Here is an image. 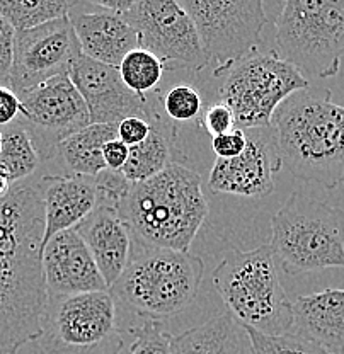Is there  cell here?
Wrapping results in <instances>:
<instances>
[{
	"label": "cell",
	"instance_id": "1",
	"mask_svg": "<svg viewBox=\"0 0 344 354\" xmlns=\"http://www.w3.org/2000/svg\"><path fill=\"white\" fill-rule=\"evenodd\" d=\"M44 205L38 180L0 196V354H17L43 332Z\"/></svg>",
	"mask_w": 344,
	"mask_h": 354
},
{
	"label": "cell",
	"instance_id": "2",
	"mask_svg": "<svg viewBox=\"0 0 344 354\" xmlns=\"http://www.w3.org/2000/svg\"><path fill=\"white\" fill-rule=\"evenodd\" d=\"M284 167L298 179L334 189L344 183V106L329 88H303L276 109L271 123Z\"/></svg>",
	"mask_w": 344,
	"mask_h": 354
},
{
	"label": "cell",
	"instance_id": "3",
	"mask_svg": "<svg viewBox=\"0 0 344 354\" xmlns=\"http://www.w3.org/2000/svg\"><path fill=\"white\" fill-rule=\"evenodd\" d=\"M120 215L133 245L190 252L208 215L201 176L186 165H169L157 176L132 184Z\"/></svg>",
	"mask_w": 344,
	"mask_h": 354
},
{
	"label": "cell",
	"instance_id": "4",
	"mask_svg": "<svg viewBox=\"0 0 344 354\" xmlns=\"http://www.w3.org/2000/svg\"><path fill=\"white\" fill-rule=\"evenodd\" d=\"M212 279L228 312L244 327L266 335L291 330V300L269 243L253 250L232 249L215 268Z\"/></svg>",
	"mask_w": 344,
	"mask_h": 354
},
{
	"label": "cell",
	"instance_id": "5",
	"mask_svg": "<svg viewBox=\"0 0 344 354\" xmlns=\"http://www.w3.org/2000/svg\"><path fill=\"white\" fill-rule=\"evenodd\" d=\"M203 274L205 263L191 252L138 247L109 293L147 320H161L194 304Z\"/></svg>",
	"mask_w": 344,
	"mask_h": 354
},
{
	"label": "cell",
	"instance_id": "6",
	"mask_svg": "<svg viewBox=\"0 0 344 354\" xmlns=\"http://www.w3.org/2000/svg\"><path fill=\"white\" fill-rule=\"evenodd\" d=\"M269 247L290 276L344 268V209L293 191L273 215Z\"/></svg>",
	"mask_w": 344,
	"mask_h": 354
},
{
	"label": "cell",
	"instance_id": "7",
	"mask_svg": "<svg viewBox=\"0 0 344 354\" xmlns=\"http://www.w3.org/2000/svg\"><path fill=\"white\" fill-rule=\"evenodd\" d=\"M276 55L309 79L339 72L344 0H287L276 19Z\"/></svg>",
	"mask_w": 344,
	"mask_h": 354
},
{
	"label": "cell",
	"instance_id": "8",
	"mask_svg": "<svg viewBox=\"0 0 344 354\" xmlns=\"http://www.w3.org/2000/svg\"><path fill=\"white\" fill-rule=\"evenodd\" d=\"M224 77L218 101L234 111L240 130L271 127L281 102L310 87L309 80L293 65L281 60L276 51L253 55Z\"/></svg>",
	"mask_w": 344,
	"mask_h": 354
},
{
	"label": "cell",
	"instance_id": "9",
	"mask_svg": "<svg viewBox=\"0 0 344 354\" xmlns=\"http://www.w3.org/2000/svg\"><path fill=\"white\" fill-rule=\"evenodd\" d=\"M213 77H224L239 62L256 55L268 14L261 0H184Z\"/></svg>",
	"mask_w": 344,
	"mask_h": 354
},
{
	"label": "cell",
	"instance_id": "10",
	"mask_svg": "<svg viewBox=\"0 0 344 354\" xmlns=\"http://www.w3.org/2000/svg\"><path fill=\"white\" fill-rule=\"evenodd\" d=\"M113 339H120L116 300L109 291H94L48 298L36 344L42 354H101Z\"/></svg>",
	"mask_w": 344,
	"mask_h": 354
},
{
	"label": "cell",
	"instance_id": "11",
	"mask_svg": "<svg viewBox=\"0 0 344 354\" xmlns=\"http://www.w3.org/2000/svg\"><path fill=\"white\" fill-rule=\"evenodd\" d=\"M138 44L161 60L165 70L201 72L210 65L190 14L174 0H135L123 14Z\"/></svg>",
	"mask_w": 344,
	"mask_h": 354
},
{
	"label": "cell",
	"instance_id": "12",
	"mask_svg": "<svg viewBox=\"0 0 344 354\" xmlns=\"http://www.w3.org/2000/svg\"><path fill=\"white\" fill-rule=\"evenodd\" d=\"M19 99L22 113L17 121L28 131L39 160L57 157L62 142L91 124L86 101L69 75L55 77Z\"/></svg>",
	"mask_w": 344,
	"mask_h": 354
},
{
	"label": "cell",
	"instance_id": "13",
	"mask_svg": "<svg viewBox=\"0 0 344 354\" xmlns=\"http://www.w3.org/2000/svg\"><path fill=\"white\" fill-rule=\"evenodd\" d=\"M80 55L79 39L69 16L16 32L9 87L21 97L55 77L69 75Z\"/></svg>",
	"mask_w": 344,
	"mask_h": 354
},
{
	"label": "cell",
	"instance_id": "14",
	"mask_svg": "<svg viewBox=\"0 0 344 354\" xmlns=\"http://www.w3.org/2000/svg\"><path fill=\"white\" fill-rule=\"evenodd\" d=\"M69 77L86 101L91 124H120L128 118L150 121L161 108L157 94L140 95L129 91L114 66L99 64L80 55Z\"/></svg>",
	"mask_w": 344,
	"mask_h": 354
},
{
	"label": "cell",
	"instance_id": "15",
	"mask_svg": "<svg viewBox=\"0 0 344 354\" xmlns=\"http://www.w3.org/2000/svg\"><path fill=\"white\" fill-rule=\"evenodd\" d=\"M246 131V150L235 158H217L208 177L215 194L262 198L275 191V176L283 167L273 127Z\"/></svg>",
	"mask_w": 344,
	"mask_h": 354
},
{
	"label": "cell",
	"instance_id": "16",
	"mask_svg": "<svg viewBox=\"0 0 344 354\" xmlns=\"http://www.w3.org/2000/svg\"><path fill=\"white\" fill-rule=\"evenodd\" d=\"M42 266L48 298L109 291L86 242L73 228L48 241L42 254Z\"/></svg>",
	"mask_w": 344,
	"mask_h": 354
},
{
	"label": "cell",
	"instance_id": "17",
	"mask_svg": "<svg viewBox=\"0 0 344 354\" xmlns=\"http://www.w3.org/2000/svg\"><path fill=\"white\" fill-rule=\"evenodd\" d=\"M96 9L84 10L82 3H75L69 12L80 51L91 60L118 68L129 51L140 48L138 36L121 14L98 6Z\"/></svg>",
	"mask_w": 344,
	"mask_h": 354
},
{
	"label": "cell",
	"instance_id": "18",
	"mask_svg": "<svg viewBox=\"0 0 344 354\" xmlns=\"http://www.w3.org/2000/svg\"><path fill=\"white\" fill-rule=\"evenodd\" d=\"M73 230L86 242L106 285L113 286L128 266L133 249L132 234L120 209L96 205Z\"/></svg>",
	"mask_w": 344,
	"mask_h": 354
},
{
	"label": "cell",
	"instance_id": "19",
	"mask_svg": "<svg viewBox=\"0 0 344 354\" xmlns=\"http://www.w3.org/2000/svg\"><path fill=\"white\" fill-rule=\"evenodd\" d=\"M38 183L44 205L43 254L51 237L75 228L96 208V184L86 176H43Z\"/></svg>",
	"mask_w": 344,
	"mask_h": 354
},
{
	"label": "cell",
	"instance_id": "20",
	"mask_svg": "<svg viewBox=\"0 0 344 354\" xmlns=\"http://www.w3.org/2000/svg\"><path fill=\"white\" fill-rule=\"evenodd\" d=\"M293 334L329 354H344V290L325 288L291 300Z\"/></svg>",
	"mask_w": 344,
	"mask_h": 354
},
{
	"label": "cell",
	"instance_id": "21",
	"mask_svg": "<svg viewBox=\"0 0 344 354\" xmlns=\"http://www.w3.org/2000/svg\"><path fill=\"white\" fill-rule=\"evenodd\" d=\"M150 133L136 147H129V157L123 167V174L129 183H142L157 176L169 165L176 164L177 155V131L161 108L149 121Z\"/></svg>",
	"mask_w": 344,
	"mask_h": 354
},
{
	"label": "cell",
	"instance_id": "22",
	"mask_svg": "<svg viewBox=\"0 0 344 354\" xmlns=\"http://www.w3.org/2000/svg\"><path fill=\"white\" fill-rule=\"evenodd\" d=\"M246 337L242 324L230 312L171 339V354H235Z\"/></svg>",
	"mask_w": 344,
	"mask_h": 354
},
{
	"label": "cell",
	"instance_id": "23",
	"mask_svg": "<svg viewBox=\"0 0 344 354\" xmlns=\"http://www.w3.org/2000/svg\"><path fill=\"white\" fill-rule=\"evenodd\" d=\"M118 138V124H89L58 147V155L73 176L96 177L106 169L102 149Z\"/></svg>",
	"mask_w": 344,
	"mask_h": 354
},
{
	"label": "cell",
	"instance_id": "24",
	"mask_svg": "<svg viewBox=\"0 0 344 354\" xmlns=\"http://www.w3.org/2000/svg\"><path fill=\"white\" fill-rule=\"evenodd\" d=\"M0 133H2L0 167L7 172L10 183H22L38 169L39 157L35 145L19 121L2 128Z\"/></svg>",
	"mask_w": 344,
	"mask_h": 354
},
{
	"label": "cell",
	"instance_id": "25",
	"mask_svg": "<svg viewBox=\"0 0 344 354\" xmlns=\"http://www.w3.org/2000/svg\"><path fill=\"white\" fill-rule=\"evenodd\" d=\"M75 3L72 0H0V16L21 32L69 16Z\"/></svg>",
	"mask_w": 344,
	"mask_h": 354
},
{
	"label": "cell",
	"instance_id": "26",
	"mask_svg": "<svg viewBox=\"0 0 344 354\" xmlns=\"http://www.w3.org/2000/svg\"><path fill=\"white\" fill-rule=\"evenodd\" d=\"M164 70L161 60L143 48L129 51L118 66L125 86L140 95H149L159 87Z\"/></svg>",
	"mask_w": 344,
	"mask_h": 354
},
{
	"label": "cell",
	"instance_id": "27",
	"mask_svg": "<svg viewBox=\"0 0 344 354\" xmlns=\"http://www.w3.org/2000/svg\"><path fill=\"white\" fill-rule=\"evenodd\" d=\"M162 111L172 123H193L203 116V97L190 84H179L169 88L161 97Z\"/></svg>",
	"mask_w": 344,
	"mask_h": 354
},
{
	"label": "cell",
	"instance_id": "28",
	"mask_svg": "<svg viewBox=\"0 0 344 354\" xmlns=\"http://www.w3.org/2000/svg\"><path fill=\"white\" fill-rule=\"evenodd\" d=\"M244 330L251 341L253 354H329L320 346L307 341L293 332H287L281 335H266L251 329V327H244Z\"/></svg>",
	"mask_w": 344,
	"mask_h": 354
},
{
	"label": "cell",
	"instance_id": "29",
	"mask_svg": "<svg viewBox=\"0 0 344 354\" xmlns=\"http://www.w3.org/2000/svg\"><path fill=\"white\" fill-rule=\"evenodd\" d=\"M133 335L128 354H171L172 335L162 329L161 320H145L140 327L128 329ZM123 341L116 346L113 354H123Z\"/></svg>",
	"mask_w": 344,
	"mask_h": 354
},
{
	"label": "cell",
	"instance_id": "30",
	"mask_svg": "<svg viewBox=\"0 0 344 354\" xmlns=\"http://www.w3.org/2000/svg\"><path fill=\"white\" fill-rule=\"evenodd\" d=\"M96 184V205L111 206L120 209L125 198L128 196L132 184L121 171H111L105 169L94 177Z\"/></svg>",
	"mask_w": 344,
	"mask_h": 354
},
{
	"label": "cell",
	"instance_id": "31",
	"mask_svg": "<svg viewBox=\"0 0 344 354\" xmlns=\"http://www.w3.org/2000/svg\"><path fill=\"white\" fill-rule=\"evenodd\" d=\"M199 124L205 128V131L212 138H215V136L234 131L237 128V120L234 111L228 108L227 104L218 101L215 104H210L208 108H205Z\"/></svg>",
	"mask_w": 344,
	"mask_h": 354
},
{
	"label": "cell",
	"instance_id": "32",
	"mask_svg": "<svg viewBox=\"0 0 344 354\" xmlns=\"http://www.w3.org/2000/svg\"><path fill=\"white\" fill-rule=\"evenodd\" d=\"M16 48V29L0 16V86L9 87Z\"/></svg>",
	"mask_w": 344,
	"mask_h": 354
},
{
	"label": "cell",
	"instance_id": "33",
	"mask_svg": "<svg viewBox=\"0 0 344 354\" xmlns=\"http://www.w3.org/2000/svg\"><path fill=\"white\" fill-rule=\"evenodd\" d=\"M246 131L235 128L234 131L212 138V150L217 158H235L246 150Z\"/></svg>",
	"mask_w": 344,
	"mask_h": 354
},
{
	"label": "cell",
	"instance_id": "34",
	"mask_svg": "<svg viewBox=\"0 0 344 354\" xmlns=\"http://www.w3.org/2000/svg\"><path fill=\"white\" fill-rule=\"evenodd\" d=\"M149 133V121L142 120V118H128L118 124V140H121L128 147H136L145 142Z\"/></svg>",
	"mask_w": 344,
	"mask_h": 354
},
{
	"label": "cell",
	"instance_id": "35",
	"mask_svg": "<svg viewBox=\"0 0 344 354\" xmlns=\"http://www.w3.org/2000/svg\"><path fill=\"white\" fill-rule=\"evenodd\" d=\"M22 102L10 87L0 86V127L6 128L21 118Z\"/></svg>",
	"mask_w": 344,
	"mask_h": 354
},
{
	"label": "cell",
	"instance_id": "36",
	"mask_svg": "<svg viewBox=\"0 0 344 354\" xmlns=\"http://www.w3.org/2000/svg\"><path fill=\"white\" fill-rule=\"evenodd\" d=\"M102 157H105L106 169H111V171H123L129 157V147L125 145L118 138L111 140L109 143H106L105 149H102Z\"/></svg>",
	"mask_w": 344,
	"mask_h": 354
},
{
	"label": "cell",
	"instance_id": "37",
	"mask_svg": "<svg viewBox=\"0 0 344 354\" xmlns=\"http://www.w3.org/2000/svg\"><path fill=\"white\" fill-rule=\"evenodd\" d=\"M133 2L135 0H92L91 3H94V6L101 7L105 10H111V12H116L123 16V14H127L132 9Z\"/></svg>",
	"mask_w": 344,
	"mask_h": 354
},
{
	"label": "cell",
	"instance_id": "38",
	"mask_svg": "<svg viewBox=\"0 0 344 354\" xmlns=\"http://www.w3.org/2000/svg\"><path fill=\"white\" fill-rule=\"evenodd\" d=\"M235 354H253V348H251V341H249V337H247V334H246V337L242 339V344H240L239 351H237Z\"/></svg>",
	"mask_w": 344,
	"mask_h": 354
},
{
	"label": "cell",
	"instance_id": "39",
	"mask_svg": "<svg viewBox=\"0 0 344 354\" xmlns=\"http://www.w3.org/2000/svg\"><path fill=\"white\" fill-rule=\"evenodd\" d=\"M0 152H2V133H0Z\"/></svg>",
	"mask_w": 344,
	"mask_h": 354
}]
</instances>
